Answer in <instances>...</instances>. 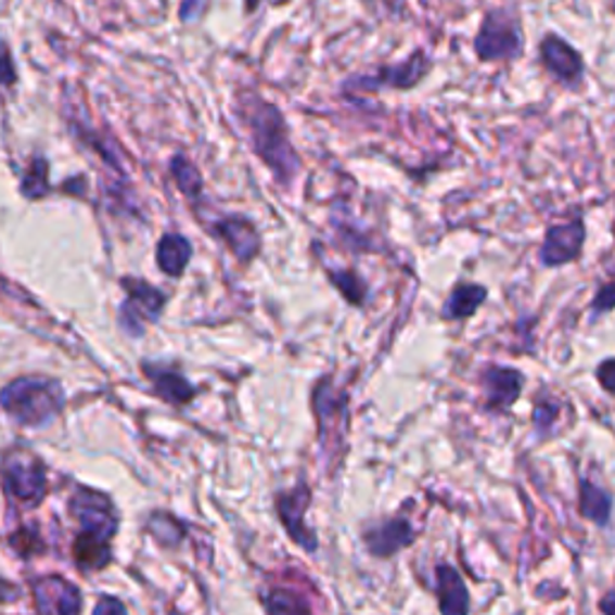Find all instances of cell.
I'll use <instances>...</instances> for the list:
<instances>
[{
	"mask_svg": "<svg viewBox=\"0 0 615 615\" xmlns=\"http://www.w3.org/2000/svg\"><path fill=\"white\" fill-rule=\"evenodd\" d=\"M236 111L245 130H248L255 154L272 171L277 183L289 185L300 171V159L289 140V128L282 111L253 92L239 97Z\"/></svg>",
	"mask_w": 615,
	"mask_h": 615,
	"instance_id": "6da1fadb",
	"label": "cell"
},
{
	"mask_svg": "<svg viewBox=\"0 0 615 615\" xmlns=\"http://www.w3.org/2000/svg\"><path fill=\"white\" fill-rule=\"evenodd\" d=\"M63 387L47 377H20L0 393V407L20 426H47L63 409Z\"/></svg>",
	"mask_w": 615,
	"mask_h": 615,
	"instance_id": "7a4b0ae2",
	"label": "cell"
},
{
	"mask_svg": "<svg viewBox=\"0 0 615 615\" xmlns=\"http://www.w3.org/2000/svg\"><path fill=\"white\" fill-rule=\"evenodd\" d=\"M126 289V300L120 304L118 322L130 337H140L148 322H156L166 306V294L156 286L148 284L144 279L126 277L120 282Z\"/></svg>",
	"mask_w": 615,
	"mask_h": 615,
	"instance_id": "3957f363",
	"label": "cell"
},
{
	"mask_svg": "<svg viewBox=\"0 0 615 615\" xmlns=\"http://www.w3.org/2000/svg\"><path fill=\"white\" fill-rule=\"evenodd\" d=\"M474 49L481 61H510L522 53V31L517 20L510 17L505 10H494L484 17Z\"/></svg>",
	"mask_w": 615,
	"mask_h": 615,
	"instance_id": "277c9868",
	"label": "cell"
},
{
	"mask_svg": "<svg viewBox=\"0 0 615 615\" xmlns=\"http://www.w3.org/2000/svg\"><path fill=\"white\" fill-rule=\"evenodd\" d=\"M73 517L80 522L82 539H92L99 543H108L111 536L118 529V517L111 500L94 490L80 488L71 500Z\"/></svg>",
	"mask_w": 615,
	"mask_h": 615,
	"instance_id": "5b68a950",
	"label": "cell"
},
{
	"mask_svg": "<svg viewBox=\"0 0 615 615\" xmlns=\"http://www.w3.org/2000/svg\"><path fill=\"white\" fill-rule=\"evenodd\" d=\"M5 484L15 500L37 505L47 496V469L39 457L17 450L5 460Z\"/></svg>",
	"mask_w": 615,
	"mask_h": 615,
	"instance_id": "8992f818",
	"label": "cell"
},
{
	"mask_svg": "<svg viewBox=\"0 0 615 615\" xmlns=\"http://www.w3.org/2000/svg\"><path fill=\"white\" fill-rule=\"evenodd\" d=\"M585 239H587V231H585V221L581 219H573L567 223H555V227L546 231V239L539 251L541 265L563 267V265L575 262L581 253V245H585Z\"/></svg>",
	"mask_w": 615,
	"mask_h": 615,
	"instance_id": "52a82bcc",
	"label": "cell"
},
{
	"mask_svg": "<svg viewBox=\"0 0 615 615\" xmlns=\"http://www.w3.org/2000/svg\"><path fill=\"white\" fill-rule=\"evenodd\" d=\"M428 65H431L428 55L423 51H417V53H411L409 61L399 63V65H387V68L377 71L371 77H363V75L354 77V80H349V87H356V89H383V87L411 89L423 80V75L428 73Z\"/></svg>",
	"mask_w": 615,
	"mask_h": 615,
	"instance_id": "ba28073f",
	"label": "cell"
},
{
	"mask_svg": "<svg viewBox=\"0 0 615 615\" xmlns=\"http://www.w3.org/2000/svg\"><path fill=\"white\" fill-rule=\"evenodd\" d=\"M541 61L546 71L551 73L558 82L567 87H577L585 77V61L581 55L569 47V43L561 37H546L541 43Z\"/></svg>",
	"mask_w": 615,
	"mask_h": 615,
	"instance_id": "9c48e42d",
	"label": "cell"
},
{
	"mask_svg": "<svg viewBox=\"0 0 615 615\" xmlns=\"http://www.w3.org/2000/svg\"><path fill=\"white\" fill-rule=\"evenodd\" d=\"M37 606L43 615H80V591L63 577H41L35 585Z\"/></svg>",
	"mask_w": 615,
	"mask_h": 615,
	"instance_id": "30bf717a",
	"label": "cell"
},
{
	"mask_svg": "<svg viewBox=\"0 0 615 615\" xmlns=\"http://www.w3.org/2000/svg\"><path fill=\"white\" fill-rule=\"evenodd\" d=\"M215 233L227 243V248L236 255V260L251 262L253 257L260 253V233H257L255 223L248 217L233 215L223 217L215 223Z\"/></svg>",
	"mask_w": 615,
	"mask_h": 615,
	"instance_id": "8fae6325",
	"label": "cell"
},
{
	"mask_svg": "<svg viewBox=\"0 0 615 615\" xmlns=\"http://www.w3.org/2000/svg\"><path fill=\"white\" fill-rule=\"evenodd\" d=\"M308 502H310V490L306 486H298L296 490H291V494L279 496L277 510L291 539H294L298 546H304L306 551H316L318 546L316 536L304 527V512L308 508Z\"/></svg>",
	"mask_w": 615,
	"mask_h": 615,
	"instance_id": "7c38bea8",
	"label": "cell"
},
{
	"mask_svg": "<svg viewBox=\"0 0 615 615\" xmlns=\"http://www.w3.org/2000/svg\"><path fill=\"white\" fill-rule=\"evenodd\" d=\"M142 371H144V375L150 377V383L154 385L156 395L169 401V405L181 407V405H188V401L195 397L193 385H190L181 373L171 371V368L144 363Z\"/></svg>",
	"mask_w": 615,
	"mask_h": 615,
	"instance_id": "4fadbf2b",
	"label": "cell"
},
{
	"mask_svg": "<svg viewBox=\"0 0 615 615\" xmlns=\"http://www.w3.org/2000/svg\"><path fill=\"white\" fill-rule=\"evenodd\" d=\"M522 383L524 377L520 371H512V368H488L484 373L488 405L500 409L512 407L522 393Z\"/></svg>",
	"mask_w": 615,
	"mask_h": 615,
	"instance_id": "5bb4252c",
	"label": "cell"
},
{
	"mask_svg": "<svg viewBox=\"0 0 615 615\" xmlns=\"http://www.w3.org/2000/svg\"><path fill=\"white\" fill-rule=\"evenodd\" d=\"M411 541H413L411 524L407 520H401V517L380 524L377 529L366 534V546L371 548L373 555H380V558H387V555L397 553L399 548L409 546Z\"/></svg>",
	"mask_w": 615,
	"mask_h": 615,
	"instance_id": "9a60e30c",
	"label": "cell"
},
{
	"mask_svg": "<svg viewBox=\"0 0 615 615\" xmlns=\"http://www.w3.org/2000/svg\"><path fill=\"white\" fill-rule=\"evenodd\" d=\"M193 260V243L181 233H164L156 245V265L169 277H181L185 267Z\"/></svg>",
	"mask_w": 615,
	"mask_h": 615,
	"instance_id": "2e32d148",
	"label": "cell"
},
{
	"mask_svg": "<svg viewBox=\"0 0 615 615\" xmlns=\"http://www.w3.org/2000/svg\"><path fill=\"white\" fill-rule=\"evenodd\" d=\"M438 594H440L443 615H466L469 613L466 587L454 567L450 565L438 567Z\"/></svg>",
	"mask_w": 615,
	"mask_h": 615,
	"instance_id": "e0dca14e",
	"label": "cell"
},
{
	"mask_svg": "<svg viewBox=\"0 0 615 615\" xmlns=\"http://www.w3.org/2000/svg\"><path fill=\"white\" fill-rule=\"evenodd\" d=\"M488 296L486 286L481 284H460L454 286V291L447 298V304L443 308V318L445 320H464L472 318L474 312L484 306V300Z\"/></svg>",
	"mask_w": 615,
	"mask_h": 615,
	"instance_id": "ac0fdd59",
	"label": "cell"
},
{
	"mask_svg": "<svg viewBox=\"0 0 615 615\" xmlns=\"http://www.w3.org/2000/svg\"><path fill=\"white\" fill-rule=\"evenodd\" d=\"M171 176L176 181V188L190 200V205L203 197V188H205L203 174H200L197 166L190 162L185 154H176L171 159Z\"/></svg>",
	"mask_w": 615,
	"mask_h": 615,
	"instance_id": "d6986e66",
	"label": "cell"
},
{
	"mask_svg": "<svg viewBox=\"0 0 615 615\" xmlns=\"http://www.w3.org/2000/svg\"><path fill=\"white\" fill-rule=\"evenodd\" d=\"M611 496L606 490L599 488V486H591L589 481L581 484V500H579V510L585 517H589L591 522L603 524L606 527L608 520H611Z\"/></svg>",
	"mask_w": 615,
	"mask_h": 615,
	"instance_id": "ffe728a7",
	"label": "cell"
},
{
	"mask_svg": "<svg viewBox=\"0 0 615 615\" xmlns=\"http://www.w3.org/2000/svg\"><path fill=\"white\" fill-rule=\"evenodd\" d=\"M265 608L270 615H310L308 601L296 591L274 589L265 597Z\"/></svg>",
	"mask_w": 615,
	"mask_h": 615,
	"instance_id": "44dd1931",
	"label": "cell"
},
{
	"mask_svg": "<svg viewBox=\"0 0 615 615\" xmlns=\"http://www.w3.org/2000/svg\"><path fill=\"white\" fill-rule=\"evenodd\" d=\"M73 553H75V563L85 567V569H99L111 561L108 543L82 539V536H77V541L73 546Z\"/></svg>",
	"mask_w": 615,
	"mask_h": 615,
	"instance_id": "7402d4cb",
	"label": "cell"
},
{
	"mask_svg": "<svg viewBox=\"0 0 615 615\" xmlns=\"http://www.w3.org/2000/svg\"><path fill=\"white\" fill-rule=\"evenodd\" d=\"M22 195L29 197V200H39L49 193V164L47 159H41L37 156L35 162H31L29 171L25 176V181H22Z\"/></svg>",
	"mask_w": 615,
	"mask_h": 615,
	"instance_id": "603a6c76",
	"label": "cell"
},
{
	"mask_svg": "<svg viewBox=\"0 0 615 615\" xmlns=\"http://www.w3.org/2000/svg\"><path fill=\"white\" fill-rule=\"evenodd\" d=\"M332 284L342 291V296L349 300L354 306H361L363 298L368 296V286L363 284V279L351 272V270H337V272H330Z\"/></svg>",
	"mask_w": 615,
	"mask_h": 615,
	"instance_id": "cb8c5ba5",
	"label": "cell"
},
{
	"mask_svg": "<svg viewBox=\"0 0 615 615\" xmlns=\"http://www.w3.org/2000/svg\"><path fill=\"white\" fill-rule=\"evenodd\" d=\"M152 531L156 539H159L164 546H174L181 541V527H178V522L171 520L169 514H154L152 517Z\"/></svg>",
	"mask_w": 615,
	"mask_h": 615,
	"instance_id": "d4e9b609",
	"label": "cell"
},
{
	"mask_svg": "<svg viewBox=\"0 0 615 615\" xmlns=\"http://www.w3.org/2000/svg\"><path fill=\"white\" fill-rule=\"evenodd\" d=\"M558 411H561V407H558L555 401H541V405L536 407V411H534L536 426H539V428L551 426V423H555V419H558Z\"/></svg>",
	"mask_w": 615,
	"mask_h": 615,
	"instance_id": "484cf974",
	"label": "cell"
},
{
	"mask_svg": "<svg viewBox=\"0 0 615 615\" xmlns=\"http://www.w3.org/2000/svg\"><path fill=\"white\" fill-rule=\"evenodd\" d=\"M15 63L13 55H10V49L0 41V85H13L15 82Z\"/></svg>",
	"mask_w": 615,
	"mask_h": 615,
	"instance_id": "4316f807",
	"label": "cell"
},
{
	"mask_svg": "<svg viewBox=\"0 0 615 615\" xmlns=\"http://www.w3.org/2000/svg\"><path fill=\"white\" fill-rule=\"evenodd\" d=\"M613 298H615V291H613V282H606L601 286V291L597 294V300H594V312L597 316H601V312H611L613 310Z\"/></svg>",
	"mask_w": 615,
	"mask_h": 615,
	"instance_id": "83f0119b",
	"label": "cell"
},
{
	"mask_svg": "<svg viewBox=\"0 0 615 615\" xmlns=\"http://www.w3.org/2000/svg\"><path fill=\"white\" fill-rule=\"evenodd\" d=\"M94 615H128L126 613V606L114 597H104L102 601L97 603V608H94Z\"/></svg>",
	"mask_w": 615,
	"mask_h": 615,
	"instance_id": "f1b7e54d",
	"label": "cell"
},
{
	"mask_svg": "<svg viewBox=\"0 0 615 615\" xmlns=\"http://www.w3.org/2000/svg\"><path fill=\"white\" fill-rule=\"evenodd\" d=\"M613 368L615 363L608 359V361H603V366L599 368V380H601V385L606 393H613Z\"/></svg>",
	"mask_w": 615,
	"mask_h": 615,
	"instance_id": "f546056e",
	"label": "cell"
},
{
	"mask_svg": "<svg viewBox=\"0 0 615 615\" xmlns=\"http://www.w3.org/2000/svg\"><path fill=\"white\" fill-rule=\"evenodd\" d=\"M197 8H200V0H183V5H181V17H183L185 22H188L190 17H195Z\"/></svg>",
	"mask_w": 615,
	"mask_h": 615,
	"instance_id": "4dcf8cb0",
	"label": "cell"
},
{
	"mask_svg": "<svg viewBox=\"0 0 615 615\" xmlns=\"http://www.w3.org/2000/svg\"><path fill=\"white\" fill-rule=\"evenodd\" d=\"M603 611H606V615H615L613 613V594H608L606 601H603Z\"/></svg>",
	"mask_w": 615,
	"mask_h": 615,
	"instance_id": "1f68e13d",
	"label": "cell"
},
{
	"mask_svg": "<svg viewBox=\"0 0 615 615\" xmlns=\"http://www.w3.org/2000/svg\"><path fill=\"white\" fill-rule=\"evenodd\" d=\"M387 3H389V5H397V3H399V0H387Z\"/></svg>",
	"mask_w": 615,
	"mask_h": 615,
	"instance_id": "d6a6232c",
	"label": "cell"
}]
</instances>
